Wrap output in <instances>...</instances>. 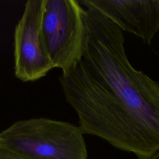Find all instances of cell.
<instances>
[{"label": "cell", "mask_w": 159, "mask_h": 159, "mask_svg": "<svg viewBox=\"0 0 159 159\" xmlns=\"http://www.w3.org/2000/svg\"><path fill=\"white\" fill-rule=\"evenodd\" d=\"M84 9L76 0H45L41 39L53 68L65 72L82 58Z\"/></svg>", "instance_id": "3"}, {"label": "cell", "mask_w": 159, "mask_h": 159, "mask_svg": "<svg viewBox=\"0 0 159 159\" xmlns=\"http://www.w3.org/2000/svg\"><path fill=\"white\" fill-rule=\"evenodd\" d=\"M45 0H29L14 34V73L23 82L34 81L53 68L41 39Z\"/></svg>", "instance_id": "4"}, {"label": "cell", "mask_w": 159, "mask_h": 159, "mask_svg": "<svg viewBox=\"0 0 159 159\" xmlns=\"http://www.w3.org/2000/svg\"><path fill=\"white\" fill-rule=\"evenodd\" d=\"M97 9L122 30L150 44L159 30V0H81Z\"/></svg>", "instance_id": "5"}, {"label": "cell", "mask_w": 159, "mask_h": 159, "mask_svg": "<svg viewBox=\"0 0 159 159\" xmlns=\"http://www.w3.org/2000/svg\"><path fill=\"white\" fill-rule=\"evenodd\" d=\"M0 159H7V158H0Z\"/></svg>", "instance_id": "7"}, {"label": "cell", "mask_w": 159, "mask_h": 159, "mask_svg": "<svg viewBox=\"0 0 159 159\" xmlns=\"http://www.w3.org/2000/svg\"><path fill=\"white\" fill-rule=\"evenodd\" d=\"M0 158L87 159L79 126L44 117L17 121L0 132Z\"/></svg>", "instance_id": "2"}, {"label": "cell", "mask_w": 159, "mask_h": 159, "mask_svg": "<svg viewBox=\"0 0 159 159\" xmlns=\"http://www.w3.org/2000/svg\"><path fill=\"white\" fill-rule=\"evenodd\" d=\"M145 159H159V150Z\"/></svg>", "instance_id": "6"}, {"label": "cell", "mask_w": 159, "mask_h": 159, "mask_svg": "<svg viewBox=\"0 0 159 159\" xmlns=\"http://www.w3.org/2000/svg\"><path fill=\"white\" fill-rule=\"evenodd\" d=\"M81 59L59 77L83 134L145 159L159 150V82L130 65L123 30L86 6Z\"/></svg>", "instance_id": "1"}]
</instances>
